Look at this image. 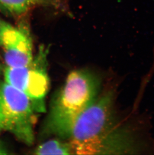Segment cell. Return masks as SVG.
Instances as JSON below:
<instances>
[{
    "mask_svg": "<svg viewBox=\"0 0 154 155\" xmlns=\"http://www.w3.org/2000/svg\"><path fill=\"white\" fill-rule=\"evenodd\" d=\"M2 71V66L1 65V64H0V73H1V72Z\"/></svg>",
    "mask_w": 154,
    "mask_h": 155,
    "instance_id": "obj_11",
    "label": "cell"
},
{
    "mask_svg": "<svg viewBox=\"0 0 154 155\" xmlns=\"http://www.w3.org/2000/svg\"><path fill=\"white\" fill-rule=\"evenodd\" d=\"M100 81L93 72H71L61 88L54 95L43 124L41 136L68 140L77 119L97 98Z\"/></svg>",
    "mask_w": 154,
    "mask_h": 155,
    "instance_id": "obj_2",
    "label": "cell"
},
{
    "mask_svg": "<svg viewBox=\"0 0 154 155\" xmlns=\"http://www.w3.org/2000/svg\"><path fill=\"white\" fill-rule=\"evenodd\" d=\"M0 10L5 11V10L3 7H2L1 6H0Z\"/></svg>",
    "mask_w": 154,
    "mask_h": 155,
    "instance_id": "obj_10",
    "label": "cell"
},
{
    "mask_svg": "<svg viewBox=\"0 0 154 155\" xmlns=\"http://www.w3.org/2000/svg\"><path fill=\"white\" fill-rule=\"evenodd\" d=\"M1 129V126H0V129Z\"/></svg>",
    "mask_w": 154,
    "mask_h": 155,
    "instance_id": "obj_12",
    "label": "cell"
},
{
    "mask_svg": "<svg viewBox=\"0 0 154 155\" xmlns=\"http://www.w3.org/2000/svg\"><path fill=\"white\" fill-rule=\"evenodd\" d=\"M113 91L97 97L79 117L68 140L75 155H112L132 151L131 138L118 123Z\"/></svg>",
    "mask_w": 154,
    "mask_h": 155,
    "instance_id": "obj_1",
    "label": "cell"
},
{
    "mask_svg": "<svg viewBox=\"0 0 154 155\" xmlns=\"http://www.w3.org/2000/svg\"><path fill=\"white\" fill-rule=\"evenodd\" d=\"M39 5L37 0H0V6L5 11L16 15L26 13L32 8Z\"/></svg>",
    "mask_w": 154,
    "mask_h": 155,
    "instance_id": "obj_7",
    "label": "cell"
},
{
    "mask_svg": "<svg viewBox=\"0 0 154 155\" xmlns=\"http://www.w3.org/2000/svg\"><path fill=\"white\" fill-rule=\"evenodd\" d=\"M35 112L33 101L26 94L6 81L0 83L1 129L24 143L32 145L34 140Z\"/></svg>",
    "mask_w": 154,
    "mask_h": 155,
    "instance_id": "obj_3",
    "label": "cell"
},
{
    "mask_svg": "<svg viewBox=\"0 0 154 155\" xmlns=\"http://www.w3.org/2000/svg\"><path fill=\"white\" fill-rule=\"evenodd\" d=\"M47 47L41 46L38 52L28 66L7 67L5 69V81L29 97L37 113L46 111V96L50 86L48 76Z\"/></svg>",
    "mask_w": 154,
    "mask_h": 155,
    "instance_id": "obj_4",
    "label": "cell"
},
{
    "mask_svg": "<svg viewBox=\"0 0 154 155\" xmlns=\"http://www.w3.org/2000/svg\"><path fill=\"white\" fill-rule=\"evenodd\" d=\"M8 154V151L3 143L0 141V155H6Z\"/></svg>",
    "mask_w": 154,
    "mask_h": 155,
    "instance_id": "obj_9",
    "label": "cell"
},
{
    "mask_svg": "<svg viewBox=\"0 0 154 155\" xmlns=\"http://www.w3.org/2000/svg\"><path fill=\"white\" fill-rule=\"evenodd\" d=\"M39 5L46 6H51L58 8L61 6L62 0H37Z\"/></svg>",
    "mask_w": 154,
    "mask_h": 155,
    "instance_id": "obj_8",
    "label": "cell"
},
{
    "mask_svg": "<svg viewBox=\"0 0 154 155\" xmlns=\"http://www.w3.org/2000/svg\"><path fill=\"white\" fill-rule=\"evenodd\" d=\"M36 155H73V149L67 140L57 138L47 140L35 150Z\"/></svg>",
    "mask_w": 154,
    "mask_h": 155,
    "instance_id": "obj_6",
    "label": "cell"
},
{
    "mask_svg": "<svg viewBox=\"0 0 154 155\" xmlns=\"http://www.w3.org/2000/svg\"><path fill=\"white\" fill-rule=\"evenodd\" d=\"M0 46L8 67L28 66L33 59L32 38L26 28L0 20Z\"/></svg>",
    "mask_w": 154,
    "mask_h": 155,
    "instance_id": "obj_5",
    "label": "cell"
}]
</instances>
